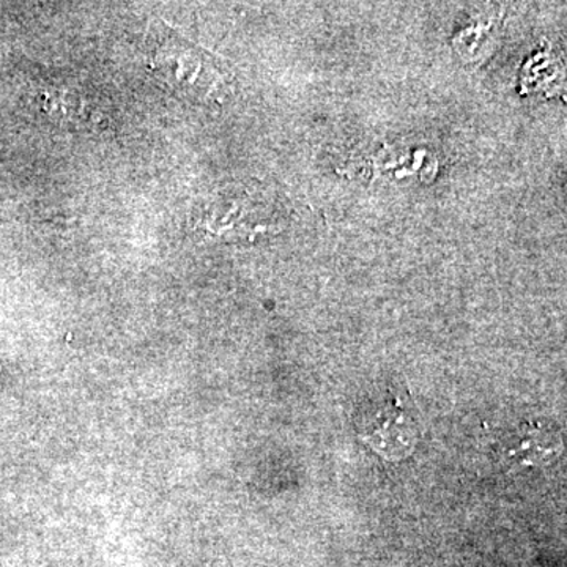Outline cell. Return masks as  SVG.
<instances>
[{"label": "cell", "mask_w": 567, "mask_h": 567, "mask_svg": "<svg viewBox=\"0 0 567 567\" xmlns=\"http://www.w3.org/2000/svg\"><path fill=\"white\" fill-rule=\"evenodd\" d=\"M417 435L415 417L399 398L379 406L360 431L361 440L386 461L409 457L416 446Z\"/></svg>", "instance_id": "2"}, {"label": "cell", "mask_w": 567, "mask_h": 567, "mask_svg": "<svg viewBox=\"0 0 567 567\" xmlns=\"http://www.w3.org/2000/svg\"><path fill=\"white\" fill-rule=\"evenodd\" d=\"M557 435L546 424L525 423L507 439L505 454L514 464L535 466L557 454Z\"/></svg>", "instance_id": "3"}, {"label": "cell", "mask_w": 567, "mask_h": 567, "mask_svg": "<svg viewBox=\"0 0 567 567\" xmlns=\"http://www.w3.org/2000/svg\"><path fill=\"white\" fill-rule=\"evenodd\" d=\"M147 61L153 76L182 99L204 103L221 92L219 63L169 29L153 33Z\"/></svg>", "instance_id": "1"}]
</instances>
